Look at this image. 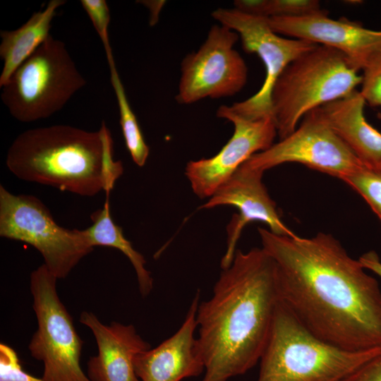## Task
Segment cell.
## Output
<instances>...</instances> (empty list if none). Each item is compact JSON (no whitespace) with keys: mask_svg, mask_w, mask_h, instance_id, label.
Listing matches in <instances>:
<instances>
[{"mask_svg":"<svg viewBox=\"0 0 381 381\" xmlns=\"http://www.w3.org/2000/svg\"><path fill=\"white\" fill-rule=\"evenodd\" d=\"M258 232L276 264L281 300L306 328L345 350L381 348V290L360 260L328 234Z\"/></svg>","mask_w":381,"mask_h":381,"instance_id":"cell-1","label":"cell"},{"mask_svg":"<svg viewBox=\"0 0 381 381\" xmlns=\"http://www.w3.org/2000/svg\"><path fill=\"white\" fill-rule=\"evenodd\" d=\"M281 300L277 267L261 248L236 250L222 270L212 297L198 305L202 381H228L260 361Z\"/></svg>","mask_w":381,"mask_h":381,"instance_id":"cell-2","label":"cell"},{"mask_svg":"<svg viewBox=\"0 0 381 381\" xmlns=\"http://www.w3.org/2000/svg\"><path fill=\"white\" fill-rule=\"evenodd\" d=\"M113 150L104 121L97 131L53 125L19 134L8 150L6 164L19 179L91 197L102 190L111 194L123 172Z\"/></svg>","mask_w":381,"mask_h":381,"instance_id":"cell-3","label":"cell"},{"mask_svg":"<svg viewBox=\"0 0 381 381\" xmlns=\"http://www.w3.org/2000/svg\"><path fill=\"white\" fill-rule=\"evenodd\" d=\"M380 353L381 348L354 351L322 341L280 300L257 381H341Z\"/></svg>","mask_w":381,"mask_h":381,"instance_id":"cell-4","label":"cell"},{"mask_svg":"<svg viewBox=\"0 0 381 381\" xmlns=\"http://www.w3.org/2000/svg\"><path fill=\"white\" fill-rule=\"evenodd\" d=\"M362 83L341 52L323 45L291 62L276 80L271 93L272 115L281 139L297 128L311 110L344 97Z\"/></svg>","mask_w":381,"mask_h":381,"instance_id":"cell-5","label":"cell"},{"mask_svg":"<svg viewBox=\"0 0 381 381\" xmlns=\"http://www.w3.org/2000/svg\"><path fill=\"white\" fill-rule=\"evenodd\" d=\"M86 83L65 43L50 35L1 87V99L13 117L30 123L60 111Z\"/></svg>","mask_w":381,"mask_h":381,"instance_id":"cell-6","label":"cell"},{"mask_svg":"<svg viewBox=\"0 0 381 381\" xmlns=\"http://www.w3.org/2000/svg\"><path fill=\"white\" fill-rule=\"evenodd\" d=\"M0 236L28 243L57 279L66 277L94 248L84 229L59 226L49 210L31 195H14L0 186Z\"/></svg>","mask_w":381,"mask_h":381,"instance_id":"cell-7","label":"cell"},{"mask_svg":"<svg viewBox=\"0 0 381 381\" xmlns=\"http://www.w3.org/2000/svg\"><path fill=\"white\" fill-rule=\"evenodd\" d=\"M44 264L30 277L37 329L28 349L44 365V381H90L80 365L83 341L56 291V280Z\"/></svg>","mask_w":381,"mask_h":381,"instance_id":"cell-8","label":"cell"},{"mask_svg":"<svg viewBox=\"0 0 381 381\" xmlns=\"http://www.w3.org/2000/svg\"><path fill=\"white\" fill-rule=\"evenodd\" d=\"M212 16L219 24L237 32L243 50L257 54L265 68L264 83L255 94L219 109L251 121L272 117L271 93L276 80L291 62L318 44L282 37L271 29L267 17L246 14L234 8H217Z\"/></svg>","mask_w":381,"mask_h":381,"instance_id":"cell-9","label":"cell"},{"mask_svg":"<svg viewBox=\"0 0 381 381\" xmlns=\"http://www.w3.org/2000/svg\"><path fill=\"white\" fill-rule=\"evenodd\" d=\"M290 162L341 180L363 164L329 128L320 108L307 113L290 135L253 155L240 167L263 174Z\"/></svg>","mask_w":381,"mask_h":381,"instance_id":"cell-10","label":"cell"},{"mask_svg":"<svg viewBox=\"0 0 381 381\" xmlns=\"http://www.w3.org/2000/svg\"><path fill=\"white\" fill-rule=\"evenodd\" d=\"M238 39V34L225 25L210 28L198 51L182 61L176 95L179 104L230 97L243 88L248 71L243 57L234 48Z\"/></svg>","mask_w":381,"mask_h":381,"instance_id":"cell-11","label":"cell"},{"mask_svg":"<svg viewBox=\"0 0 381 381\" xmlns=\"http://www.w3.org/2000/svg\"><path fill=\"white\" fill-rule=\"evenodd\" d=\"M219 118L231 121L232 136L215 155L190 161L185 175L200 198H210L251 156L268 149L277 135L272 117L251 121L217 110Z\"/></svg>","mask_w":381,"mask_h":381,"instance_id":"cell-12","label":"cell"},{"mask_svg":"<svg viewBox=\"0 0 381 381\" xmlns=\"http://www.w3.org/2000/svg\"><path fill=\"white\" fill-rule=\"evenodd\" d=\"M263 174L239 167L198 209L229 205L238 210L227 226L226 252L221 260L222 270L229 267L236 251V246L243 228L250 222L266 224L274 234L293 236L296 234L282 222L275 202L262 181Z\"/></svg>","mask_w":381,"mask_h":381,"instance_id":"cell-13","label":"cell"},{"mask_svg":"<svg viewBox=\"0 0 381 381\" xmlns=\"http://www.w3.org/2000/svg\"><path fill=\"white\" fill-rule=\"evenodd\" d=\"M268 23L279 35L341 52L358 71L363 68L372 54L381 47V30L366 28L360 23L344 17L330 18L327 11L302 17H270Z\"/></svg>","mask_w":381,"mask_h":381,"instance_id":"cell-14","label":"cell"},{"mask_svg":"<svg viewBox=\"0 0 381 381\" xmlns=\"http://www.w3.org/2000/svg\"><path fill=\"white\" fill-rule=\"evenodd\" d=\"M199 298L198 291L174 335L135 356V371L140 381H181L205 372L203 358L194 336Z\"/></svg>","mask_w":381,"mask_h":381,"instance_id":"cell-15","label":"cell"},{"mask_svg":"<svg viewBox=\"0 0 381 381\" xmlns=\"http://www.w3.org/2000/svg\"><path fill=\"white\" fill-rule=\"evenodd\" d=\"M80 322L92 332L97 353L90 358L87 375L90 381H140L134 368L135 356L151 349L133 325L103 324L92 313L83 311Z\"/></svg>","mask_w":381,"mask_h":381,"instance_id":"cell-16","label":"cell"},{"mask_svg":"<svg viewBox=\"0 0 381 381\" xmlns=\"http://www.w3.org/2000/svg\"><path fill=\"white\" fill-rule=\"evenodd\" d=\"M365 104L355 90L320 109L329 128L363 164L381 167V133L366 120Z\"/></svg>","mask_w":381,"mask_h":381,"instance_id":"cell-17","label":"cell"},{"mask_svg":"<svg viewBox=\"0 0 381 381\" xmlns=\"http://www.w3.org/2000/svg\"><path fill=\"white\" fill-rule=\"evenodd\" d=\"M64 0H51L42 10L34 13L20 27L13 30H1L0 56L4 62L0 75L3 87L17 68L50 35L52 22Z\"/></svg>","mask_w":381,"mask_h":381,"instance_id":"cell-18","label":"cell"},{"mask_svg":"<svg viewBox=\"0 0 381 381\" xmlns=\"http://www.w3.org/2000/svg\"><path fill=\"white\" fill-rule=\"evenodd\" d=\"M109 198L110 195H106L103 207L92 213L90 219L92 224L84 229L85 233L93 248L97 246L114 248L128 258L136 273L140 293L146 296L152 289L153 279L145 267L146 260L143 255L134 249L123 236L122 228L113 221Z\"/></svg>","mask_w":381,"mask_h":381,"instance_id":"cell-19","label":"cell"},{"mask_svg":"<svg viewBox=\"0 0 381 381\" xmlns=\"http://www.w3.org/2000/svg\"><path fill=\"white\" fill-rule=\"evenodd\" d=\"M110 71L111 84L116 97L120 126L125 144L133 161L143 167L149 156L150 148L146 144L136 116L127 99L124 87L118 73L114 56L107 59Z\"/></svg>","mask_w":381,"mask_h":381,"instance_id":"cell-20","label":"cell"},{"mask_svg":"<svg viewBox=\"0 0 381 381\" xmlns=\"http://www.w3.org/2000/svg\"><path fill=\"white\" fill-rule=\"evenodd\" d=\"M342 181L363 198L381 221V167L363 164Z\"/></svg>","mask_w":381,"mask_h":381,"instance_id":"cell-21","label":"cell"},{"mask_svg":"<svg viewBox=\"0 0 381 381\" xmlns=\"http://www.w3.org/2000/svg\"><path fill=\"white\" fill-rule=\"evenodd\" d=\"M362 70L361 95L366 104L381 107V47L372 54Z\"/></svg>","mask_w":381,"mask_h":381,"instance_id":"cell-22","label":"cell"},{"mask_svg":"<svg viewBox=\"0 0 381 381\" xmlns=\"http://www.w3.org/2000/svg\"><path fill=\"white\" fill-rule=\"evenodd\" d=\"M80 4L102 40L107 57L112 56L108 34L110 12L107 1L105 0H81Z\"/></svg>","mask_w":381,"mask_h":381,"instance_id":"cell-23","label":"cell"},{"mask_svg":"<svg viewBox=\"0 0 381 381\" xmlns=\"http://www.w3.org/2000/svg\"><path fill=\"white\" fill-rule=\"evenodd\" d=\"M324 12L318 0H270L269 18L302 17Z\"/></svg>","mask_w":381,"mask_h":381,"instance_id":"cell-24","label":"cell"},{"mask_svg":"<svg viewBox=\"0 0 381 381\" xmlns=\"http://www.w3.org/2000/svg\"><path fill=\"white\" fill-rule=\"evenodd\" d=\"M0 381H44L22 369L16 352L9 346L0 344Z\"/></svg>","mask_w":381,"mask_h":381,"instance_id":"cell-25","label":"cell"},{"mask_svg":"<svg viewBox=\"0 0 381 381\" xmlns=\"http://www.w3.org/2000/svg\"><path fill=\"white\" fill-rule=\"evenodd\" d=\"M341 381H381V353L349 374Z\"/></svg>","mask_w":381,"mask_h":381,"instance_id":"cell-26","label":"cell"},{"mask_svg":"<svg viewBox=\"0 0 381 381\" xmlns=\"http://www.w3.org/2000/svg\"><path fill=\"white\" fill-rule=\"evenodd\" d=\"M270 0H236L234 8L246 14L269 18Z\"/></svg>","mask_w":381,"mask_h":381,"instance_id":"cell-27","label":"cell"},{"mask_svg":"<svg viewBox=\"0 0 381 381\" xmlns=\"http://www.w3.org/2000/svg\"><path fill=\"white\" fill-rule=\"evenodd\" d=\"M141 4L145 5L150 11V23L155 25L157 20L160 11L164 5V1H143Z\"/></svg>","mask_w":381,"mask_h":381,"instance_id":"cell-28","label":"cell"}]
</instances>
